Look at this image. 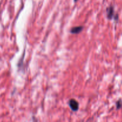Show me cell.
I'll return each mask as SVG.
<instances>
[{"mask_svg": "<svg viewBox=\"0 0 122 122\" xmlns=\"http://www.w3.org/2000/svg\"><path fill=\"white\" fill-rule=\"evenodd\" d=\"M69 106H70V108L74 112H76L78 110L79 107V104L78 102L76 100H74V99H71L69 101Z\"/></svg>", "mask_w": 122, "mask_h": 122, "instance_id": "1", "label": "cell"}, {"mask_svg": "<svg viewBox=\"0 0 122 122\" xmlns=\"http://www.w3.org/2000/svg\"><path fill=\"white\" fill-rule=\"evenodd\" d=\"M107 16L108 19H112L114 17V8L112 5L107 8Z\"/></svg>", "mask_w": 122, "mask_h": 122, "instance_id": "2", "label": "cell"}, {"mask_svg": "<svg viewBox=\"0 0 122 122\" xmlns=\"http://www.w3.org/2000/svg\"><path fill=\"white\" fill-rule=\"evenodd\" d=\"M83 29V27L82 26H77V27H73L70 30V32L73 34H77L79 33L80 32H82Z\"/></svg>", "mask_w": 122, "mask_h": 122, "instance_id": "3", "label": "cell"}, {"mask_svg": "<svg viewBox=\"0 0 122 122\" xmlns=\"http://www.w3.org/2000/svg\"><path fill=\"white\" fill-rule=\"evenodd\" d=\"M116 108L117 109H120V108L122 107V100H118L116 102Z\"/></svg>", "mask_w": 122, "mask_h": 122, "instance_id": "4", "label": "cell"}, {"mask_svg": "<svg viewBox=\"0 0 122 122\" xmlns=\"http://www.w3.org/2000/svg\"><path fill=\"white\" fill-rule=\"evenodd\" d=\"M77 1H78V0H74V1H75V2H77Z\"/></svg>", "mask_w": 122, "mask_h": 122, "instance_id": "5", "label": "cell"}]
</instances>
